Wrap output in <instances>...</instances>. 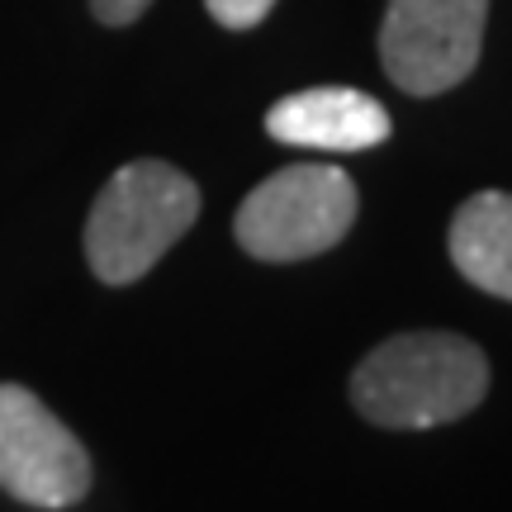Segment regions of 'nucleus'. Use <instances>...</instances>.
Instances as JSON below:
<instances>
[{
    "label": "nucleus",
    "instance_id": "39448f33",
    "mask_svg": "<svg viewBox=\"0 0 512 512\" xmlns=\"http://www.w3.org/2000/svg\"><path fill=\"white\" fill-rule=\"evenodd\" d=\"M91 451L24 384H0V489L29 508H72L91 494Z\"/></svg>",
    "mask_w": 512,
    "mask_h": 512
},
{
    "label": "nucleus",
    "instance_id": "f257e3e1",
    "mask_svg": "<svg viewBox=\"0 0 512 512\" xmlns=\"http://www.w3.org/2000/svg\"><path fill=\"white\" fill-rule=\"evenodd\" d=\"M489 356L460 332H394L351 370V408L370 427L427 432L470 418L489 394Z\"/></svg>",
    "mask_w": 512,
    "mask_h": 512
},
{
    "label": "nucleus",
    "instance_id": "f03ea898",
    "mask_svg": "<svg viewBox=\"0 0 512 512\" xmlns=\"http://www.w3.org/2000/svg\"><path fill=\"white\" fill-rule=\"evenodd\" d=\"M200 219V185L162 157L119 166L86 214V261L100 285H133Z\"/></svg>",
    "mask_w": 512,
    "mask_h": 512
},
{
    "label": "nucleus",
    "instance_id": "423d86ee",
    "mask_svg": "<svg viewBox=\"0 0 512 512\" xmlns=\"http://www.w3.org/2000/svg\"><path fill=\"white\" fill-rule=\"evenodd\" d=\"M389 110L375 95L351 86H313L275 100L266 110V133L275 143L313 152H370L389 138Z\"/></svg>",
    "mask_w": 512,
    "mask_h": 512
},
{
    "label": "nucleus",
    "instance_id": "20e7f679",
    "mask_svg": "<svg viewBox=\"0 0 512 512\" xmlns=\"http://www.w3.org/2000/svg\"><path fill=\"white\" fill-rule=\"evenodd\" d=\"M489 0H389L380 62L403 95H441L479 67Z\"/></svg>",
    "mask_w": 512,
    "mask_h": 512
},
{
    "label": "nucleus",
    "instance_id": "1a4fd4ad",
    "mask_svg": "<svg viewBox=\"0 0 512 512\" xmlns=\"http://www.w3.org/2000/svg\"><path fill=\"white\" fill-rule=\"evenodd\" d=\"M152 0H91V15L100 19V24H110V29H124V24H133V19L143 15Z\"/></svg>",
    "mask_w": 512,
    "mask_h": 512
},
{
    "label": "nucleus",
    "instance_id": "0eeeda50",
    "mask_svg": "<svg viewBox=\"0 0 512 512\" xmlns=\"http://www.w3.org/2000/svg\"><path fill=\"white\" fill-rule=\"evenodd\" d=\"M451 266L475 290L512 304V195L508 190H479L456 209L451 233Z\"/></svg>",
    "mask_w": 512,
    "mask_h": 512
},
{
    "label": "nucleus",
    "instance_id": "7ed1b4c3",
    "mask_svg": "<svg viewBox=\"0 0 512 512\" xmlns=\"http://www.w3.org/2000/svg\"><path fill=\"white\" fill-rule=\"evenodd\" d=\"M361 209L356 181L332 162H294L256 185L238 204L233 238L256 261H309L351 233Z\"/></svg>",
    "mask_w": 512,
    "mask_h": 512
},
{
    "label": "nucleus",
    "instance_id": "6e6552de",
    "mask_svg": "<svg viewBox=\"0 0 512 512\" xmlns=\"http://www.w3.org/2000/svg\"><path fill=\"white\" fill-rule=\"evenodd\" d=\"M223 29H256L275 10V0H204Z\"/></svg>",
    "mask_w": 512,
    "mask_h": 512
}]
</instances>
